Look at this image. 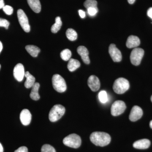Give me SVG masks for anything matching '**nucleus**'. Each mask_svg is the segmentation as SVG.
I'll use <instances>...</instances> for the list:
<instances>
[{"label":"nucleus","instance_id":"obj_6","mask_svg":"<svg viewBox=\"0 0 152 152\" xmlns=\"http://www.w3.org/2000/svg\"><path fill=\"white\" fill-rule=\"evenodd\" d=\"M144 55V50L140 48H135L132 51L130 56L131 63L134 66H138Z\"/></svg>","mask_w":152,"mask_h":152},{"label":"nucleus","instance_id":"obj_18","mask_svg":"<svg viewBox=\"0 0 152 152\" xmlns=\"http://www.w3.org/2000/svg\"><path fill=\"white\" fill-rule=\"evenodd\" d=\"M25 77L26 78L25 83V86L27 88H31L35 83V78L28 72H25Z\"/></svg>","mask_w":152,"mask_h":152},{"label":"nucleus","instance_id":"obj_36","mask_svg":"<svg viewBox=\"0 0 152 152\" xmlns=\"http://www.w3.org/2000/svg\"><path fill=\"white\" fill-rule=\"evenodd\" d=\"M3 49V45L1 42L0 41V53L1 52L2 50Z\"/></svg>","mask_w":152,"mask_h":152},{"label":"nucleus","instance_id":"obj_15","mask_svg":"<svg viewBox=\"0 0 152 152\" xmlns=\"http://www.w3.org/2000/svg\"><path fill=\"white\" fill-rule=\"evenodd\" d=\"M140 44V39L137 36H129L127 40L126 45L129 48H136L139 46Z\"/></svg>","mask_w":152,"mask_h":152},{"label":"nucleus","instance_id":"obj_1","mask_svg":"<svg viewBox=\"0 0 152 152\" xmlns=\"http://www.w3.org/2000/svg\"><path fill=\"white\" fill-rule=\"evenodd\" d=\"M90 140L96 145L104 147L107 145L110 142L111 137L107 133L96 132L91 134Z\"/></svg>","mask_w":152,"mask_h":152},{"label":"nucleus","instance_id":"obj_5","mask_svg":"<svg viewBox=\"0 0 152 152\" xmlns=\"http://www.w3.org/2000/svg\"><path fill=\"white\" fill-rule=\"evenodd\" d=\"M63 143L67 146L77 148L81 145V139L80 136L76 134H71L64 138Z\"/></svg>","mask_w":152,"mask_h":152},{"label":"nucleus","instance_id":"obj_40","mask_svg":"<svg viewBox=\"0 0 152 152\" xmlns=\"http://www.w3.org/2000/svg\"><path fill=\"white\" fill-rule=\"evenodd\" d=\"M1 65H0V69H1Z\"/></svg>","mask_w":152,"mask_h":152},{"label":"nucleus","instance_id":"obj_32","mask_svg":"<svg viewBox=\"0 0 152 152\" xmlns=\"http://www.w3.org/2000/svg\"><path fill=\"white\" fill-rule=\"evenodd\" d=\"M79 14L80 17L82 18H84L85 17H86V12H85L84 11L82 10H79Z\"/></svg>","mask_w":152,"mask_h":152},{"label":"nucleus","instance_id":"obj_25","mask_svg":"<svg viewBox=\"0 0 152 152\" xmlns=\"http://www.w3.org/2000/svg\"><path fill=\"white\" fill-rule=\"evenodd\" d=\"M98 96L100 101L102 103H106L108 100L107 94L105 91H101L99 93Z\"/></svg>","mask_w":152,"mask_h":152},{"label":"nucleus","instance_id":"obj_30","mask_svg":"<svg viewBox=\"0 0 152 152\" xmlns=\"http://www.w3.org/2000/svg\"><path fill=\"white\" fill-rule=\"evenodd\" d=\"M88 14L91 16H95L98 12V8H90L87 9Z\"/></svg>","mask_w":152,"mask_h":152},{"label":"nucleus","instance_id":"obj_31","mask_svg":"<svg viewBox=\"0 0 152 152\" xmlns=\"http://www.w3.org/2000/svg\"><path fill=\"white\" fill-rule=\"evenodd\" d=\"M14 152H28V149L27 147L22 146L16 150Z\"/></svg>","mask_w":152,"mask_h":152},{"label":"nucleus","instance_id":"obj_7","mask_svg":"<svg viewBox=\"0 0 152 152\" xmlns=\"http://www.w3.org/2000/svg\"><path fill=\"white\" fill-rule=\"evenodd\" d=\"M17 15L19 23L22 28L26 32H29L30 31V26L28 20L23 10L19 9L18 10Z\"/></svg>","mask_w":152,"mask_h":152},{"label":"nucleus","instance_id":"obj_2","mask_svg":"<svg viewBox=\"0 0 152 152\" xmlns=\"http://www.w3.org/2000/svg\"><path fill=\"white\" fill-rule=\"evenodd\" d=\"M129 81L124 78L121 77L117 79L114 82L113 89L115 93L122 94L129 90Z\"/></svg>","mask_w":152,"mask_h":152},{"label":"nucleus","instance_id":"obj_9","mask_svg":"<svg viewBox=\"0 0 152 152\" xmlns=\"http://www.w3.org/2000/svg\"><path fill=\"white\" fill-rule=\"evenodd\" d=\"M109 53L114 62H118L121 61V53L120 50L117 48L115 44H112L110 45Z\"/></svg>","mask_w":152,"mask_h":152},{"label":"nucleus","instance_id":"obj_38","mask_svg":"<svg viewBox=\"0 0 152 152\" xmlns=\"http://www.w3.org/2000/svg\"><path fill=\"white\" fill-rule=\"evenodd\" d=\"M150 127L151 128V129H152V121H151L150 122Z\"/></svg>","mask_w":152,"mask_h":152},{"label":"nucleus","instance_id":"obj_24","mask_svg":"<svg viewBox=\"0 0 152 152\" xmlns=\"http://www.w3.org/2000/svg\"><path fill=\"white\" fill-rule=\"evenodd\" d=\"M61 58L65 61H68L71 59L72 53L69 49H65L61 52L60 54Z\"/></svg>","mask_w":152,"mask_h":152},{"label":"nucleus","instance_id":"obj_8","mask_svg":"<svg viewBox=\"0 0 152 152\" xmlns=\"http://www.w3.org/2000/svg\"><path fill=\"white\" fill-rule=\"evenodd\" d=\"M126 104L122 101H116L112 104L111 113L114 116L119 115L124 113L126 109Z\"/></svg>","mask_w":152,"mask_h":152},{"label":"nucleus","instance_id":"obj_16","mask_svg":"<svg viewBox=\"0 0 152 152\" xmlns=\"http://www.w3.org/2000/svg\"><path fill=\"white\" fill-rule=\"evenodd\" d=\"M151 142L148 139H142L134 142L133 147L138 149H146L150 146Z\"/></svg>","mask_w":152,"mask_h":152},{"label":"nucleus","instance_id":"obj_21","mask_svg":"<svg viewBox=\"0 0 152 152\" xmlns=\"http://www.w3.org/2000/svg\"><path fill=\"white\" fill-rule=\"evenodd\" d=\"M26 49L29 54L33 57L37 56L39 53L40 52V49L38 47L32 45L26 46Z\"/></svg>","mask_w":152,"mask_h":152},{"label":"nucleus","instance_id":"obj_33","mask_svg":"<svg viewBox=\"0 0 152 152\" xmlns=\"http://www.w3.org/2000/svg\"><path fill=\"white\" fill-rule=\"evenodd\" d=\"M147 15L148 16L152 19V7L150 8L147 12Z\"/></svg>","mask_w":152,"mask_h":152},{"label":"nucleus","instance_id":"obj_12","mask_svg":"<svg viewBox=\"0 0 152 152\" xmlns=\"http://www.w3.org/2000/svg\"><path fill=\"white\" fill-rule=\"evenodd\" d=\"M88 84L90 89L94 92L98 91L100 87L99 80L95 75L90 76L88 79Z\"/></svg>","mask_w":152,"mask_h":152},{"label":"nucleus","instance_id":"obj_37","mask_svg":"<svg viewBox=\"0 0 152 152\" xmlns=\"http://www.w3.org/2000/svg\"><path fill=\"white\" fill-rule=\"evenodd\" d=\"M4 151V149L1 144L0 143V152H3Z\"/></svg>","mask_w":152,"mask_h":152},{"label":"nucleus","instance_id":"obj_29","mask_svg":"<svg viewBox=\"0 0 152 152\" xmlns=\"http://www.w3.org/2000/svg\"><path fill=\"white\" fill-rule=\"evenodd\" d=\"M9 26H10V23L7 20L0 18V27L5 28L7 29Z\"/></svg>","mask_w":152,"mask_h":152},{"label":"nucleus","instance_id":"obj_23","mask_svg":"<svg viewBox=\"0 0 152 152\" xmlns=\"http://www.w3.org/2000/svg\"><path fill=\"white\" fill-rule=\"evenodd\" d=\"M66 36L69 40H76L77 38V34L75 30L72 28H69L66 31Z\"/></svg>","mask_w":152,"mask_h":152},{"label":"nucleus","instance_id":"obj_3","mask_svg":"<svg viewBox=\"0 0 152 152\" xmlns=\"http://www.w3.org/2000/svg\"><path fill=\"white\" fill-rule=\"evenodd\" d=\"M65 111V108L64 106L61 104L55 105L49 113V120L52 122L57 121L64 115Z\"/></svg>","mask_w":152,"mask_h":152},{"label":"nucleus","instance_id":"obj_35","mask_svg":"<svg viewBox=\"0 0 152 152\" xmlns=\"http://www.w3.org/2000/svg\"><path fill=\"white\" fill-rule=\"evenodd\" d=\"M136 0H128V2L129 4H134V2Z\"/></svg>","mask_w":152,"mask_h":152},{"label":"nucleus","instance_id":"obj_14","mask_svg":"<svg viewBox=\"0 0 152 152\" xmlns=\"http://www.w3.org/2000/svg\"><path fill=\"white\" fill-rule=\"evenodd\" d=\"M77 52L80 56L83 61L86 64H89L90 63V60L89 58V52L88 49L84 46H80L77 49Z\"/></svg>","mask_w":152,"mask_h":152},{"label":"nucleus","instance_id":"obj_22","mask_svg":"<svg viewBox=\"0 0 152 152\" xmlns=\"http://www.w3.org/2000/svg\"><path fill=\"white\" fill-rule=\"evenodd\" d=\"M62 23L59 17H57L56 18V23L52 26L51 31L53 33H56L59 31L61 27Z\"/></svg>","mask_w":152,"mask_h":152},{"label":"nucleus","instance_id":"obj_13","mask_svg":"<svg viewBox=\"0 0 152 152\" xmlns=\"http://www.w3.org/2000/svg\"><path fill=\"white\" fill-rule=\"evenodd\" d=\"M32 115L29 110L24 109L20 114L21 122L24 126H28L30 124L31 120Z\"/></svg>","mask_w":152,"mask_h":152},{"label":"nucleus","instance_id":"obj_4","mask_svg":"<svg viewBox=\"0 0 152 152\" xmlns=\"http://www.w3.org/2000/svg\"><path fill=\"white\" fill-rule=\"evenodd\" d=\"M52 83L54 89L58 92H64L66 90V84L64 79L58 74L53 76Z\"/></svg>","mask_w":152,"mask_h":152},{"label":"nucleus","instance_id":"obj_27","mask_svg":"<svg viewBox=\"0 0 152 152\" xmlns=\"http://www.w3.org/2000/svg\"><path fill=\"white\" fill-rule=\"evenodd\" d=\"M41 152H56L54 148L50 145H45L42 147Z\"/></svg>","mask_w":152,"mask_h":152},{"label":"nucleus","instance_id":"obj_26","mask_svg":"<svg viewBox=\"0 0 152 152\" xmlns=\"http://www.w3.org/2000/svg\"><path fill=\"white\" fill-rule=\"evenodd\" d=\"M84 6L87 9L90 8H96L97 7V2L96 0H86L84 3Z\"/></svg>","mask_w":152,"mask_h":152},{"label":"nucleus","instance_id":"obj_11","mask_svg":"<svg viewBox=\"0 0 152 152\" xmlns=\"http://www.w3.org/2000/svg\"><path fill=\"white\" fill-rule=\"evenodd\" d=\"M143 115L142 109L138 106L133 107L130 114L129 118L132 121L135 122L140 119Z\"/></svg>","mask_w":152,"mask_h":152},{"label":"nucleus","instance_id":"obj_39","mask_svg":"<svg viewBox=\"0 0 152 152\" xmlns=\"http://www.w3.org/2000/svg\"><path fill=\"white\" fill-rule=\"evenodd\" d=\"M151 102H152V96L151 97Z\"/></svg>","mask_w":152,"mask_h":152},{"label":"nucleus","instance_id":"obj_20","mask_svg":"<svg viewBox=\"0 0 152 152\" xmlns=\"http://www.w3.org/2000/svg\"><path fill=\"white\" fill-rule=\"evenodd\" d=\"M80 63L78 60L71 58L69 60L67 67L70 72H72L80 67Z\"/></svg>","mask_w":152,"mask_h":152},{"label":"nucleus","instance_id":"obj_28","mask_svg":"<svg viewBox=\"0 0 152 152\" xmlns=\"http://www.w3.org/2000/svg\"><path fill=\"white\" fill-rule=\"evenodd\" d=\"M3 10L7 15H12L13 12V9L12 7L9 5H5L3 7Z\"/></svg>","mask_w":152,"mask_h":152},{"label":"nucleus","instance_id":"obj_10","mask_svg":"<svg viewBox=\"0 0 152 152\" xmlns=\"http://www.w3.org/2000/svg\"><path fill=\"white\" fill-rule=\"evenodd\" d=\"M24 66L21 64H18L14 68L13 75L15 79L18 82H21L25 77Z\"/></svg>","mask_w":152,"mask_h":152},{"label":"nucleus","instance_id":"obj_17","mask_svg":"<svg viewBox=\"0 0 152 152\" xmlns=\"http://www.w3.org/2000/svg\"><path fill=\"white\" fill-rule=\"evenodd\" d=\"M28 4L35 12L38 13L41 10V5L39 0H27Z\"/></svg>","mask_w":152,"mask_h":152},{"label":"nucleus","instance_id":"obj_34","mask_svg":"<svg viewBox=\"0 0 152 152\" xmlns=\"http://www.w3.org/2000/svg\"><path fill=\"white\" fill-rule=\"evenodd\" d=\"M5 6L4 0H0V9H3Z\"/></svg>","mask_w":152,"mask_h":152},{"label":"nucleus","instance_id":"obj_19","mask_svg":"<svg viewBox=\"0 0 152 152\" xmlns=\"http://www.w3.org/2000/svg\"><path fill=\"white\" fill-rule=\"evenodd\" d=\"M39 84L38 83H35L32 87L31 91L30 94V96L34 100L37 101L39 99L40 96L39 94Z\"/></svg>","mask_w":152,"mask_h":152}]
</instances>
